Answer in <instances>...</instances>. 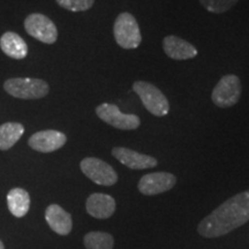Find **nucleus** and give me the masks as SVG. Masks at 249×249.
Returning a JSON list of instances; mask_svg holds the SVG:
<instances>
[{
	"label": "nucleus",
	"mask_w": 249,
	"mask_h": 249,
	"mask_svg": "<svg viewBox=\"0 0 249 249\" xmlns=\"http://www.w3.org/2000/svg\"><path fill=\"white\" fill-rule=\"evenodd\" d=\"M249 220V191L239 193L220 204L198 224V234L219 238L245 225Z\"/></svg>",
	"instance_id": "obj_1"
},
{
	"label": "nucleus",
	"mask_w": 249,
	"mask_h": 249,
	"mask_svg": "<svg viewBox=\"0 0 249 249\" xmlns=\"http://www.w3.org/2000/svg\"><path fill=\"white\" fill-rule=\"evenodd\" d=\"M4 89L8 95L20 99H39L50 91L48 82L42 79L13 77L5 81Z\"/></svg>",
	"instance_id": "obj_2"
},
{
	"label": "nucleus",
	"mask_w": 249,
	"mask_h": 249,
	"mask_svg": "<svg viewBox=\"0 0 249 249\" xmlns=\"http://www.w3.org/2000/svg\"><path fill=\"white\" fill-rule=\"evenodd\" d=\"M113 35L117 44L124 50L139 48L142 42L141 30L134 15L127 12L118 15L113 24Z\"/></svg>",
	"instance_id": "obj_3"
},
{
	"label": "nucleus",
	"mask_w": 249,
	"mask_h": 249,
	"mask_svg": "<svg viewBox=\"0 0 249 249\" xmlns=\"http://www.w3.org/2000/svg\"><path fill=\"white\" fill-rule=\"evenodd\" d=\"M133 90L141 99L144 107L155 117H165L170 112V103L166 96L157 87L145 81H136Z\"/></svg>",
	"instance_id": "obj_4"
},
{
	"label": "nucleus",
	"mask_w": 249,
	"mask_h": 249,
	"mask_svg": "<svg viewBox=\"0 0 249 249\" xmlns=\"http://www.w3.org/2000/svg\"><path fill=\"white\" fill-rule=\"evenodd\" d=\"M241 81L234 74H227L217 83L211 93V101L218 107H232L241 97Z\"/></svg>",
	"instance_id": "obj_5"
},
{
	"label": "nucleus",
	"mask_w": 249,
	"mask_h": 249,
	"mask_svg": "<svg viewBox=\"0 0 249 249\" xmlns=\"http://www.w3.org/2000/svg\"><path fill=\"white\" fill-rule=\"evenodd\" d=\"M24 29L34 38L45 44H53L58 39V29L51 18L40 13H31L24 20Z\"/></svg>",
	"instance_id": "obj_6"
},
{
	"label": "nucleus",
	"mask_w": 249,
	"mask_h": 249,
	"mask_svg": "<svg viewBox=\"0 0 249 249\" xmlns=\"http://www.w3.org/2000/svg\"><path fill=\"white\" fill-rule=\"evenodd\" d=\"M96 114L99 119L110 126L121 130H134L139 128L141 120L135 114L123 113L114 104L103 103L96 107Z\"/></svg>",
	"instance_id": "obj_7"
},
{
	"label": "nucleus",
	"mask_w": 249,
	"mask_h": 249,
	"mask_svg": "<svg viewBox=\"0 0 249 249\" xmlns=\"http://www.w3.org/2000/svg\"><path fill=\"white\" fill-rule=\"evenodd\" d=\"M81 171L97 185L113 186L118 181V174L110 164L96 157H87L80 163Z\"/></svg>",
	"instance_id": "obj_8"
},
{
	"label": "nucleus",
	"mask_w": 249,
	"mask_h": 249,
	"mask_svg": "<svg viewBox=\"0 0 249 249\" xmlns=\"http://www.w3.org/2000/svg\"><path fill=\"white\" fill-rule=\"evenodd\" d=\"M177 183L176 176L169 172H155L143 176L138 183L141 194L152 196L169 192Z\"/></svg>",
	"instance_id": "obj_9"
},
{
	"label": "nucleus",
	"mask_w": 249,
	"mask_h": 249,
	"mask_svg": "<svg viewBox=\"0 0 249 249\" xmlns=\"http://www.w3.org/2000/svg\"><path fill=\"white\" fill-rule=\"evenodd\" d=\"M67 136L64 133L53 129L40 130L30 136L28 144L35 151L49 154L60 149L66 144Z\"/></svg>",
	"instance_id": "obj_10"
},
{
	"label": "nucleus",
	"mask_w": 249,
	"mask_h": 249,
	"mask_svg": "<svg viewBox=\"0 0 249 249\" xmlns=\"http://www.w3.org/2000/svg\"><path fill=\"white\" fill-rule=\"evenodd\" d=\"M112 155L117 158L121 164L132 170H145L152 169L157 166L158 161L156 158L149 155L140 154L138 151H134L132 149L116 147L112 149Z\"/></svg>",
	"instance_id": "obj_11"
},
{
	"label": "nucleus",
	"mask_w": 249,
	"mask_h": 249,
	"mask_svg": "<svg viewBox=\"0 0 249 249\" xmlns=\"http://www.w3.org/2000/svg\"><path fill=\"white\" fill-rule=\"evenodd\" d=\"M86 209L93 218L107 219L116 211V200L107 194L93 193L86 202Z\"/></svg>",
	"instance_id": "obj_12"
},
{
	"label": "nucleus",
	"mask_w": 249,
	"mask_h": 249,
	"mask_svg": "<svg viewBox=\"0 0 249 249\" xmlns=\"http://www.w3.org/2000/svg\"><path fill=\"white\" fill-rule=\"evenodd\" d=\"M165 54L174 60H188L197 55V50L194 45L178 36L170 35L163 39Z\"/></svg>",
	"instance_id": "obj_13"
},
{
	"label": "nucleus",
	"mask_w": 249,
	"mask_h": 249,
	"mask_svg": "<svg viewBox=\"0 0 249 249\" xmlns=\"http://www.w3.org/2000/svg\"><path fill=\"white\" fill-rule=\"evenodd\" d=\"M45 219L52 231L60 235L70 234L73 229L71 216L58 204H51L46 208Z\"/></svg>",
	"instance_id": "obj_14"
},
{
	"label": "nucleus",
	"mask_w": 249,
	"mask_h": 249,
	"mask_svg": "<svg viewBox=\"0 0 249 249\" xmlns=\"http://www.w3.org/2000/svg\"><path fill=\"white\" fill-rule=\"evenodd\" d=\"M0 49L6 55L15 60L24 59L28 54V45L22 37L13 31H7L0 37Z\"/></svg>",
	"instance_id": "obj_15"
},
{
	"label": "nucleus",
	"mask_w": 249,
	"mask_h": 249,
	"mask_svg": "<svg viewBox=\"0 0 249 249\" xmlns=\"http://www.w3.org/2000/svg\"><path fill=\"white\" fill-rule=\"evenodd\" d=\"M8 209L13 216L21 218L26 216L30 208L29 193L23 188H13L7 194Z\"/></svg>",
	"instance_id": "obj_16"
},
{
	"label": "nucleus",
	"mask_w": 249,
	"mask_h": 249,
	"mask_svg": "<svg viewBox=\"0 0 249 249\" xmlns=\"http://www.w3.org/2000/svg\"><path fill=\"white\" fill-rule=\"evenodd\" d=\"M24 133L23 124L18 123H6L0 126V150H8Z\"/></svg>",
	"instance_id": "obj_17"
},
{
	"label": "nucleus",
	"mask_w": 249,
	"mask_h": 249,
	"mask_svg": "<svg viewBox=\"0 0 249 249\" xmlns=\"http://www.w3.org/2000/svg\"><path fill=\"white\" fill-rule=\"evenodd\" d=\"M87 249H113L114 239L107 232H89L83 239Z\"/></svg>",
	"instance_id": "obj_18"
},
{
	"label": "nucleus",
	"mask_w": 249,
	"mask_h": 249,
	"mask_svg": "<svg viewBox=\"0 0 249 249\" xmlns=\"http://www.w3.org/2000/svg\"><path fill=\"white\" fill-rule=\"evenodd\" d=\"M202 7L213 14H223L236 5L239 0H198Z\"/></svg>",
	"instance_id": "obj_19"
},
{
	"label": "nucleus",
	"mask_w": 249,
	"mask_h": 249,
	"mask_svg": "<svg viewBox=\"0 0 249 249\" xmlns=\"http://www.w3.org/2000/svg\"><path fill=\"white\" fill-rule=\"evenodd\" d=\"M61 8L70 12H86L95 4V0H55Z\"/></svg>",
	"instance_id": "obj_20"
},
{
	"label": "nucleus",
	"mask_w": 249,
	"mask_h": 249,
	"mask_svg": "<svg viewBox=\"0 0 249 249\" xmlns=\"http://www.w3.org/2000/svg\"><path fill=\"white\" fill-rule=\"evenodd\" d=\"M0 249H5V246H4V244H2L1 240H0Z\"/></svg>",
	"instance_id": "obj_21"
}]
</instances>
